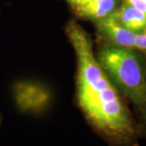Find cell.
Instances as JSON below:
<instances>
[{"label": "cell", "mask_w": 146, "mask_h": 146, "mask_svg": "<svg viewBox=\"0 0 146 146\" xmlns=\"http://www.w3.org/2000/svg\"><path fill=\"white\" fill-rule=\"evenodd\" d=\"M98 62L126 97L141 109L146 107L145 68L131 49L106 47L100 51Z\"/></svg>", "instance_id": "1"}, {"label": "cell", "mask_w": 146, "mask_h": 146, "mask_svg": "<svg viewBox=\"0 0 146 146\" xmlns=\"http://www.w3.org/2000/svg\"><path fill=\"white\" fill-rule=\"evenodd\" d=\"M13 98L22 113L40 114L50 105L51 96L42 84L32 81H18L13 85Z\"/></svg>", "instance_id": "2"}, {"label": "cell", "mask_w": 146, "mask_h": 146, "mask_svg": "<svg viewBox=\"0 0 146 146\" xmlns=\"http://www.w3.org/2000/svg\"><path fill=\"white\" fill-rule=\"evenodd\" d=\"M100 31L115 46L127 49H135L138 33L123 27L116 21L114 15L98 21Z\"/></svg>", "instance_id": "3"}, {"label": "cell", "mask_w": 146, "mask_h": 146, "mask_svg": "<svg viewBox=\"0 0 146 146\" xmlns=\"http://www.w3.org/2000/svg\"><path fill=\"white\" fill-rule=\"evenodd\" d=\"M119 2L120 0H98L75 7L74 9L80 17L98 21L112 15L119 8Z\"/></svg>", "instance_id": "4"}, {"label": "cell", "mask_w": 146, "mask_h": 146, "mask_svg": "<svg viewBox=\"0 0 146 146\" xmlns=\"http://www.w3.org/2000/svg\"><path fill=\"white\" fill-rule=\"evenodd\" d=\"M116 21L130 31L139 33L146 31V15L128 3H124L113 13Z\"/></svg>", "instance_id": "5"}, {"label": "cell", "mask_w": 146, "mask_h": 146, "mask_svg": "<svg viewBox=\"0 0 146 146\" xmlns=\"http://www.w3.org/2000/svg\"><path fill=\"white\" fill-rule=\"evenodd\" d=\"M135 49L143 51V52H146V31L138 33L137 42H136Z\"/></svg>", "instance_id": "6"}, {"label": "cell", "mask_w": 146, "mask_h": 146, "mask_svg": "<svg viewBox=\"0 0 146 146\" xmlns=\"http://www.w3.org/2000/svg\"><path fill=\"white\" fill-rule=\"evenodd\" d=\"M127 3L146 15V0H127Z\"/></svg>", "instance_id": "7"}, {"label": "cell", "mask_w": 146, "mask_h": 146, "mask_svg": "<svg viewBox=\"0 0 146 146\" xmlns=\"http://www.w3.org/2000/svg\"><path fill=\"white\" fill-rule=\"evenodd\" d=\"M94 1H98V0H75L71 5L73 7H75L84 5L85 3H88L89 2H94Z\"/></svg>", "instance_id": "8"}, {"label": "cell", "mask_w": 146, "mask_h": 146, "mask_svg": "<svg viewBox=\"0 0 146 146\" xmlns=\"http://www.w3.org/2000/svg\"><path fill=\"white\" fill-rule=\"evenodd\" d=\"M142 110V114H143V119H144V122H145V125L146 128V107L143 108Z\"/></svg>", "instance_id": "9"}, {"label": "cell", "mask_w": 146, "mask_h": 146, "mask_svg": "<svg viewBox=\"0 0 146 146\" xmlns=\"http://www.w3.org/2000/svg\"><path fill=\"white\" fill-rule=\"evenodd\" d=\"M67 1H68V2L69 3H70V4H72V3L74 2V1H75V0H67Z\"/></svg>", "instance_id": "10"}, {"label": "cell", "mask_w": 146, "mask_h": 146, "mask_svg": "<svg viewBox=\"0 0 146 146\" xmlns=\"http://www.w3.org/2000/svg\"><path fill=\"white\" fill-rule=\"evenodd\" d=\"M0 123H1V115H0Z\"/></svg>", "instance_id": "11"}]
</instances>
